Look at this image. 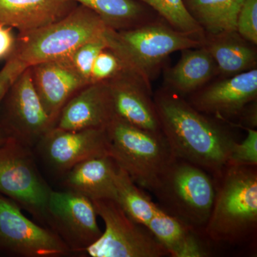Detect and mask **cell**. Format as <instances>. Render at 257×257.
<instances>
[{
  "instance_id": "cell-23",
  "label": "cell",
  "mask_w": 257,
  "mask_h": 257,
  "mask_svg": "<svg viewBox=\"0 0 257 257\" xmlns=\"http://www.w3.org/2000/svg\"><path fill=\"white\" fill-rule=\"evenodd\" d=\"M244 0H184L193 18L206 34L236 31L238 15Z\"/></svg>"
},
{
  "instance_id": "cell-16",
  "label": "cell",
  "mask_w": 257,
  "mask_h": 257,
  "mask_svg": "<svg viewBox=\"0 0 257 257\" xmlns=\"http://www.w3.org/2000/svg\"><path fill=\"white\" fill-rule=\"evenodd\" d=\"M106 82L89 84L67 101L55 126L68 131L106 128L114 118Z\"/></svg>"
},
{
  "instance_id": "cell-19",
  "label": "cell",
  "mask_w": 257,
  "mask_h": 257,
  "mask_svg": "<svg viewBox=\"0 0 257 257\" xmlns=\"http://www.w3.org/2000/svg\"><path fill=\"white\" fill-rule=\"evenodd\" d=\"M117 165L109 155L94 157L74 166L64 180L66 188L91 201L116 199Z\"/></svg>"
},
{
  "instance_id": "cell-3",
  "label": "cell",
  "mask_w": 257,
  "mask_h": 257,
  "mask_svg": "<svg viewBox=\"0 0 257 257\" xmlns=\"http://www.w3.org/2000/svg\"><path fill=\"white\" fill-rule=\"evenodd\" d=\"M108 47L124 61L128 68L152 86L167 57L175 52L202 46L204 42L172 28L163 19L130 30L107 28Z\"/></svg>"
},
{
  "instance_id": "cell-26",
  "label": "cell",
  "mask_w": 257,
  "mask_h": 257,
  "mask_svg": "<svg viewBox=\"0 0 257 257\" xmlns=\"http://www.w3.org/2000/svg\"><path fill=\"white\" fill-rule=\"evenodd\" d=\"M130 69L119 55L106 47L96 57L91 70L89 84L106 82Z\"/></svg>"
},
{
  "instance_id": "cell-20",
  "label": "cell",
  "mask_w": 257,
  "mask_h": 257,
  "mask_svg": "<svg viewBox=\"0 0 257 257\" xmlns=\"http://www.w3.org/2000/svg\"><path fill=\"white\" fill-rule=\"evenodd\" d=\"M147 227L170 256L208 257L212 254L209 241L204 234L161 209Z\"/></svg>"
},
{
  "instance_id": "cell-11",
  "label": "cell",
  "mask_w": 257,
  "mask_h": 257,
  "mask_svg": "<svg viewBox=\"0 0 257 257\" xmlns=\"http://www.w3.org/2000/svg\"><path fill=\"white\" fill-rule=\"evenodd\" d=\"M198 111L229 122L239 117L249 103L257 100V69L212 80L188 96Z\"/></svg>"
},
{
  "instance_id": "cell-13",
  "label": "cell",
  "mask_w": 257,
  "mask_h": 257,
  "mask_svg": "<svg viewBox=\"0 0 257 257\" xmlns=\"http://www.w3.org/2000/svg\"><path fill=\"white\" fill-rule=\"evenodd\" d=\"M40 145L49 165L62 173H67L83 161L110 156L106 128L68 131L53 126L42 137Z\"/></svg>"
},
{
  "instance_id": "cell-12",
  "label": "cell",
  "mask_w": 257,
  "mask_h": 257,
  "mask_svg": "<svg viewBox=\"0 0 257 257\" xmlns=\"http://www.w3.org/2000/svg\"><path fill=\"white\" fill-rule=\"evenodd\" d=\"M90 199L72 191H51L47 216L67 242L84 250L100 237L101 231Z\"/></svg>"
},
{
  "instance_id": "cell-17",
  "label": "cell",
  "mask_w": 257,
  "mask_h": 257,
  "mask_svg": "<svg viewBox=\"0 0 257 257\" xmlns=\"http://www.w3.org/2000/svg\"><path fill=\"white\" fill-rule=\"evenodd\" d=\"M77 5L72 0H0V25L26 33L58 21Z\"/></svg>"
},
{
  "instance_id": "cell-21",
  "label": "cell",
  "mask_w": 257,
  "mask_h": 257,
  "mask_svg": "<svg viewBox=\"0 0 257 257\" xmlns=\"http://www.w3.org/2000/svg\"><path fill=\"white\" fill-rule=\"evenodd\" d=\"M203 46L214 59L220 78L257 69L256 45L236 31L206 34Z\"/></svg>"
},
{
  "instance_id": "cell-18",
  "label": "cell",
  "mask_w": 257,
  "mask_h": 257,
  "mask_svg": "<svg viewBox=\"0 0 257 257\" xmlns=\"http://www.w3.org/2000/svg\"><path fill=\"white\" fill-rule=\"evenodd\" d=\"M181 53L177 63L165 69L164 87L186 97L214 80L219 72L214 59L203 45L185 49Z\"/></svg>"
},
{
  "instance_id": "cell-31",
  "label": "cell",
  "mask_w": 257,
  "mask_h": 257,
  "mask_svg": "<svg viewBox=\"0 0 257 257\" xmlns=\"http://www.w3.org/2000/svg\"><path fill=\"white\" fill-rule=\"evenodd\" d=\"M13 30L10 27L0 25V61L8 60L14 52L17 37Z\"/></svg>"
},
{
  "instance_id": "cell-7",
  "label": "cell",
  "mask_w": 257,
  "mask_h": 257,
  "mask_svg": "<svg viewBox=\"0 0 257 257\" xmlns=\"http://www.w3.org/2000/svg\"><path fill=\"white\" fill-rule=\"evenodd\" d=\"M96 214L105 225L104 232L95 242L84 249L92 257L170 256L145 225L126 214L112 199L92 201Z\"/></svg>"
},
{
  "instance_id": "cell-2",
  "label": "cell",
  "mask_w": 257,
  "mask_h": 257,
  "mask_svg": "<svg viewBox=\"0 0 257 257\" xmlns=\"http://www.w3.org/2000/svg\"><path fill=\"white\" fill-rule=\"evenodd\" d=\"M212 177L215 194L204 236L231 246L256 240L257 167L226 165Z\"/></svg>"
},
{
  "instance_id": "cell-10",
  "label": "cell",
  "mask_w": 257,
  "mask_h": 257,
  "mask_svg": "<svg viewBox=\"0 0 257 257\" xmlns=\"http://www.w3.org/2000/svg\"><path fill=\"white\" fill-rule=\"evenodd\" d=\"M3 122L27 146L40 141L55 126L37 94L28 67L19 76L5 96Z\"/></svg>"
},
{
  "instance_id": "cell-24",
  "label": "cell",
  "mask_w": 257,
  "mask_h": 257,
  "mask_svg": "<svg viewBox=\"0 0 257 257\" xmlns=\"http://www.w3.org/2000/svg\"><path fill=\"white\" fill-rule=\"evenodd\" d=\"M116 199L120 207L133 220L147 226L160 207L140 189L126 171L117 165L115 175Z\"/></svg>"
},
{
  "instance_id": "cell-30",
  "label": "cell",
  "mask_w": 257,
  "mask_h": 257,
  "mask_svg": "<svg viewBox=\"0 0 257 257\" xmlns=\"http://www.w3.org/2000/svg\"><path fill=\"white\" fill-rule=\"evenodd\" d=\"M28 67L14 55L6 60L4 67L0 69V104L4 101L13 83Z\"/></svg>"
},
{
  "instance_id": "cell-29",
  "label": "cell",
  "mask_w": 257,
  "mask_h": 257,
  "mask_svg": "<svg viewBox=\"0 0 257 257\" xmlns=\"http://www.w3.org/2000/svg\"><path fill=\"white\" fill-rule=\"evenodd\" d=\"M236 32L257 45V0H244L238 15Z\"/></svg>"
},
{
  "instance_id": "cell-25",
  "label": "cell",
  "mask_w": 257,
  "mask_h": 257,
  "mask_svg": "<svg viewBox=\"0 0 257 257\" xmlns=\"http://www.w3.org/2000/svg\"><path fill=\"white\" fill-rule=\"evenodd\" d=\"M150 7L161 18L179 32L188 34L204 42L206 33L193 18L184 0H138Z\"/></svg>"
},
{
  "instance_id": "cell-9",
  "label": "cell",
  "mask_w": 257,
  "mask_h": 257,
  "mask_svg": "<svg viewBox=\"0 0 257 257\" xmlns=\"http://www.w3.org/2000/svg\"><path fill=\"white\" fill-rule=\"evenodd\" d=\"M0 250L19 256H64L71 248L58 234L35 224L18 204L0 194Z\"/></svg>"
},
{
  "instance_id": "cell-8",
  "label": "cell",
  "mask_w": 257,
  "mask_h": 257,
  "mask_svg": "<svg viewBox=\"0 0 257 257\" xmlns=\"http://www.w3.org/2000/svg\"><path fill=\"white\" fill-rule=\"evenodd\" d=\"M51 191L27 145L13 136L0 146V194L35 215L45 217Z\"/></svg>"
},
{
  "instance_id": "cell-27",
  "label": "cell",
  "mask_w": 257,
  "mask_h": 257,
  "mask_svg": "<svg viewBox=\"0 0 257 257\" xmlns=\"http://www.w3.org/2000/svg\"><path fill=\"white\" fill-rule=\"evenodd\" d=\"M105 33L83 44L67 58L76 71L89 84L91 70L94 60L101 51L108 46Z\"/></svg>"
},
{
  "instance_id": "cell-28",
  "label": "cell",
  "mask_w": 257,
  "mask_h": 257,
  "mask_svg": "<svg viewBox=\"0 0 257 257\" xmlns=\"http://www.w3.org/2000/svg\"><path fill=\"white\" fill-rule=\"evenodd\" d=\"M247 135L241 143L236 142L230 152L226 165L257 167V131L243 127Z\"/></svg>"
},
{
  "instance_id": "cell-32",
  "label": "cell",
  "mask_w": 257,
  "mask_h": 257,
  "mask_svg": "<svg viewBox=\"0 0 257 257\" xmlns=\"http://www.w3.org/2000/svg\"><path fill=\"white\" fill-rule=\"evenodd\" d=\"M256 101L249 103L243 109L239 118L241 119V124L238 125L240 127L256 128L257 126V105Z\"/></svg>"
},
{
  "instance_id": "cell-15",
  "label": "cell",
  "mask_w": 257,
  "mask_h": 257,
  "mask_svg": "<svg viewBox=\"0 0 257 257\" xmlns=\"http://www.w3.org/2000/svg\"><path fill=\"white\" fill-rule=\"evenodd\" d=\"M30 67L42 105L55 125L64 104L89 84L67 59L40 62Z\"/></svg>"
},
{
  "instance_id": "cell-33",
  "label": "cell",
  "mask_w": 257,
  "mask_h": 257,
  "mask_svg": "<svg viewBox=\"0 0 257 257\" xmlns=\"http://www.w3.org/2000/svg\"><path fill=\"white\" fill-rule=\"evenodd\" d=\"M13 136L8 127L3 122H0V146L6 143Z\"/></svg>"
},
{
  "instance_id": "cell-22",
  "label": "cell",
  "mask_w": 257,
  "mask_h": 257,
  "mask_svg": "<svg viewBox=\"0 0 257 257\" xmlns=\"http://www.w3.org/2000/svg\"><path fill=\"white\" fill-rule=\"evenodd\" d=\"M92 10L106 26L116 31L130 30L160 18L138 0H72Z\"/></svg>"
},
{
  "instance_id": "cell-14",
  "label": "cell",
  "mask_w": 257,
  "mask_h": 257,
  "mask_svg": "<svg viewBox=\"0 0 257 257\" xmlns=\"http://www.w3.org/2000/svg\"><path fill=\"white\" fill-rule=\"evenodd\" d=\"M106 82L114 116L147 131L162 133L152 86L131 69Z\"/></svg>"
},
{
  "instance_id": "cell-1",
  "label": "cell",
  "mask_w": 257,
  "mask_h": 257,
  "mask_svg": "<svg viewBox=\"0 0 257 257\" xmlns=\"http://www.w3.org/2000/svg\"><path fill=\"white\" fill-rule=\"evenodd\" d=\"M153 98L161 130L174 156L211 175L220 172L236 142L229 128L167 87L160 88Z\"/></svg>"
},
{
  "instance_id": "cell-4",
  "label": "cell",
  "mask_w": 257,
  "mask_h": 257,
  "mask_svg": "<svg viewBox=\"0 0 257 257\" xmlns=\"http://www.w3.org/2000/svg\"><path fill=\"white\" fill-rule=\"evenodd\" d=\"M150 192L162 211L204 234L215 194L209 172L175 157Z\"/></svg>"
},
{
  "instance_id": "cell-5",
  "label": "cell",
  "mask_w": 257,
  "mask_h": 257,
  "mask_svg": "<svg viewBox=\"0 0 257 257\" xmlns=\"http://www.w3.org/2000/svg\"><path fill=\"white\" fill-rule=\"evenodd\" d=\"M108 27L92 10L77 5L63 18L26 33H19L13 55L28 67L69 58L85 42L100 37Z\"/></svg>"
},
{
  "instance_id": "cell-6",
  "label": "cell",
  "mask_w": 257,
  "mask_h": 257,
  "mask_svg": "<svg viewBox=\"0 0 257 257\" xmlns=\"http://www.w3.org/2000/svg\"><path fill=\"white\" fill-rule=\"evenodd\" d=\"M106 131L111 158L135 183L151 190L175 158L163 134L137 127L116 116Z\"/></svg>"
}]
</instances>
